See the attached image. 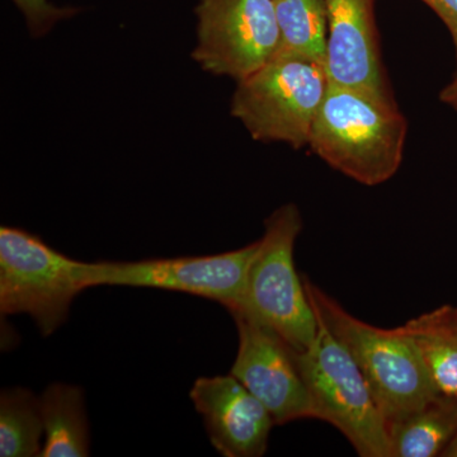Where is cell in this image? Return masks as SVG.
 Returning <instances> with one entry per match:
<instances>
[{
  "label": "cell",
  "instance_id": "ba28073f",
  "mask_svg": "<svg viewBox=\"0 0 457 457\" xmlns=\"http://www.w3.org/2000/svg\"><path fill=\"white\" fill-rule=\"evenodd\" d=\"M255 248L257 242L236 251L200 257L86 262L84 286L86 290L96 286H128L176 291L220 303L233 312L242 305L246 269Z\"/></svg>",
  "mask_w": 457,
  "mask_h": 457
},
{
  "label": "cell",
  "instance_id": "7402d4cb",
  "mask_svg": "<svg viewBox=\"0 0 457 457\" xmlns=\"http://www.w3.org/2000/svg\"><path fill=\"white\" fill-rule=\"evenodd\" d=\"M456 402H457V395L455 396Z\"/></svg>",
  "mask_w": 457,
  "mask_h": 457
},
{
  "label": "cell",
  "instance_id": "e0dca14e",
  "mask_svg": "<svg viewBox=\"0 0 457 457\" xmlns=\"http://www.w3.org/2000/svg\"><path fill=\"white\" fill-rule=\"evenodd\" d=\"M20 9L29 35L33 38H41L49 35L62 21L77 16L79 9L59 7L50 0H12Z\"/></svg>",
  "mask_w": 457,
  "mask_h": 457
},
{
  "label": "cell",
  "instance_id": "4fadbf2b",
  "mask_svg": "<svg viewBox=\"0 0 457 457\" xmlns=\"http://www.w3.org/2000/svg\"><path fill=\"white\" fill-rule=\"evenodd\" d=\"M275 8L279 31L275 57L303 60L326 66V0H275Z\"/></svg>",
  "mask_w": 457,
  "mask_h": 457
},
{
  "label": "cell",
  "instance_id": "9a60e30c",
  "mask_svg": "<svg viewBox=\"0 0 457 457\" xmlns=\"http://www.w3.org/2000/svg\"><path fill=\"white\" fill-rule=\"evenodd\" d=\"M45 433L41 400L25 387L0 394V456L35 457L42 453Z\"/></svg>",
  "mask_w": 457,
  "mask_h": 457
},
{
  "label": "cell",
  "instance_id": "6da1fadb",
  "mask_svg": "<svg viewBox=\"0 0 457 457\" xmlns=\"http://www.w3.org/2000/svg\"><path fill=\"white\" fill-rule=\"evenodd\" d=\"M407 122L387 95L328 84L309 146L327 164L365 186L398 171Z\"/></svg>",
  "mask_w": 457,
  "mask_h": 457
},
{
  "label": "cell",
  "instance_id": "5b68a950",
  "mask_svg": "<svg viewBox=\"0 0 457 457\" xmlns=\"http://www.w3.org/2000/svg\"><path fill=\"white\" fill-rule=\"evenodd\" d=\"M328 84L326 66L275 57L237 82L230 113L254 140L302 149L309 146Z\"/></svg>",
  "mask_w": 457,
  "mask_h": 457
},
{
  "label": "cell",
  "instance_id": "9c48e42d",
  "mask_svg": "<svg viewBox=\"0 0 457 457\" xmlns=\"http://www.w3.org/2000/svg\"><path fill=\"white\" fill-rule=\"evenodd\" d=\"M230 314L239 336L231 375L267 408L275 425L303 418L315 420L314 405L297 365V352L252 315L245 312Z\"/></svg>",
  "mask_w": 457,
  "mask_h": 457
},
{
  "label": "cell",
  "instance_id": "d6986e66",
  "mask_svg": "<svg viewBox=\"0 0 457 457\" xmlns=\"http://www.w3.org/2000/svg\"><path fill=\"white\" fill-rule=\"evenodd\" d=\"M433 315L436 319L453 333L457 338V308H451V306H444V308L433 311Z\"/></svg>",
  "mask_w": 457,
  "mask_h": 457
},
{
  "label": "cell",
  "instance_id": "2e32d148",
  "mask_svg": "<svg viewBox=\"0 0 457 457\" xmlns=\"http://www.w3.org/2000/svg\"><path fill=\"white\" fill-rule=\"evenodd\" d=\"M405 330L420 348L433 384L442 395H457V338L442 326L433 312L411 319Z\"/></svg>",
  "mask_w": 457,
  "mask_h": 457
},
{
  "label": "cell",
  "instance_id": "7c38bea8",
  "mask_svg": "<svg viewBox=\"0 0 457 457\" xmlns=\"http://www.w3.org/2000/svg\"><path fill=\"white\" fill-rule=\"evenodd\" d=\"M40 400L46 436L40 456H89V423L83 390L77 385L51 384Z\"/></svg>",
  "mask_w": 457,
  "mask_h": 457
},
{
  "label": "cell",
  "instance_id": "44dd1931",
  "mask_svg": "<svg viewBox=\"0 0 457 457\" xmlns=\"http://www.w3.org/2000/svg\"><path fill=\"white\" fill-rule=\"evenodd\" d=\"M442 455L457 457V433L455 437H453L450 444L447 445V447L445 449L444 453H442Z\"/></svg>",
  "mask_w": 457,
  "mask_h": 457
},
{
  "label": "cell",
  "instance_id": "30bf717a",
  "mask_svg": "<svg viewBox=\"0 0 457 457\" xmlns=\"http://www.w3.org/2000/svg\"><path fill=\"white\" fill-rule=\"evenodd\" d=\"M189 398L203 416L207 435L219 453L225 457L264 455L275 422L236 376L197 378Z\"/></svg>",
  "mask_w": 457,
  "mask_h": 457
},
{
  "label": "cell",
  "instance_id": "8992f818",
  "mask_svg": "<svg viewBox=\"0 0 457 457\" xmlns=\"http://www.w3.org/2000/svg\"><path fill=\"white\" fill-rule=\"evenodd\" d=\"M84 266L23 228H0V312L29 315L42 336L53 335L86 290Z\"/></svg>",
  "mask_w": 457,
  "mask_h": 457
},
{
  "label": "cell",
  "instance_id": "3957f363",
  "mask_svg": "<svg viewBox=\"0 0 457 457\" xmlns=\"http://www.w3.org/2000/svg\"><path fill=\"white\" fill-rule=\"evenodd\" d=\"M302 230V213L294 204L270 213L246 269L242 305L233 311L272 328L297 353L312 345L318 330L317 315L295 269L294 246Z\"/></svg>",
  "mask_w": 457,
  "mask_h": 457
},
{
  "label": "cell",
  "instance_id": "52a82bcc",
  "mask_svg": "<svg viewBox=\"0 0 457 457\" xmlns=\"http://www.w3.org/2000/svg\"><path fill=\"white\" fill-rule=\"evenodd\" d=\"M191 56L206 73L240 82L276 55L275 0H200Z\"/></svg>",
  "mask_w": 457,
  "mask_h": 457
},
{
  "label": "cell",
  "instance_id": "5bb4252c",
  "mask_svg": "<svg viewBox=\"0 0 457 457\" xmlns=\"http://www.w3.org/2000/svg\"><path fill=\"white\" fill-rule=\"evenodd\" d=\"M456 433V399L441 395L390 427L392 457L442 455Z\"/></svg>",
  "mask_w": 457,
  "mask_h": 457
},
{
  "label": "cell",
  "instance_id": "ffe728a7",
  "mask_svg": "<svg viewBox=\"0 0 457 457\" xmlns=\"http://www.w3.org/2000/svg\"><path fill=\"white\" fill-rule=\"evenodd\" d=\"M457 57V54H456ZM441 99L445 104H450V106L457 108V71L455 78L453 82L449 84L441 93Z\"/></svg>",
  "mask_w": 457,
  "mask_h": 457
},
{
  "label": "cell",
  "instance_id": "8fae6325",
  "mask_svg": "<svg viewBox=\"0 0 457 457\" xmlns=\"http://www.w3.org/2000/svg\"><path fill=\"white\" fill-rule=\"evenodd\" d=\"M326 3V71L329 83L387 95L376 40L372 0Z\"/></svg>",
  "mask_w": 457,
  "mask_h": 457
},
{
  "label": "cell",
  "instance_id": "7a4b0ae2",
  "mask_svg": "<svg viewBox=\"0 0 457 457\" xmlns=\"http://www.w3.org/2000/svg\"><path fill=\"white\" fill-rule=\"evenodd\" d=\"M303 281L314 312L359 365L389 429L440 398L417 343L404 328L370 326L345 312L311 279Z\"/></svg>",
  "mask_w": 457,
  "mask_h": 457
},
{
  "label": "cell",
  "instance_id": "ac0fdd59",
  "mask_svg": "<svg viewBox=\"0 0 457 457\" xmlns=\"http://www.w3.org/2000/svg\"><path fill=\"white\" fill-rule=\"evenodd\" d=\"M423 2L438 14L449 29L457 54V0H423Z\"/></svg>",
  "mask_w": 457,
  "mask_h": 457
},
{
  "label": "cell",
  "instance_id": "277c9868",
  "mask_svg": "<svg viewBox=\"0 0 457 457\" xmlns=\"http://www.w3.org/2000/svg\"><path fill=\"white\" fill-rule=\"evenodd\" d=\"M318 319L314 341L296 354L315 420L339 429L362 457H392L390 429L347 348Z\"/></svg>",
  "mask_w": 457,
  "mask_h": 457
}]
</instances>
